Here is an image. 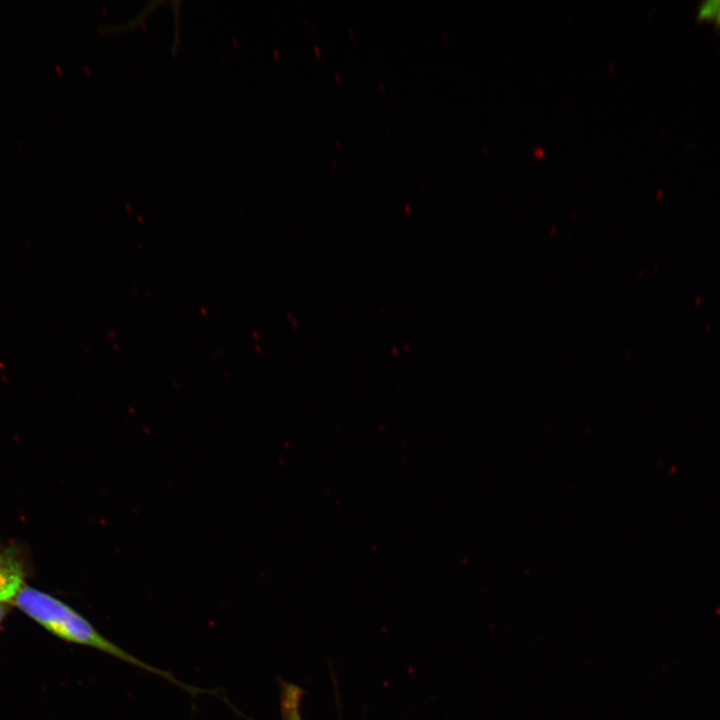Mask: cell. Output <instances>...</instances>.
<instances>
[{
    "instance_id": "cell-3",
    "label": "cell",
    "mask_w": 720,
    "mask_h": 720,
    "mask_svg": "<svg viewBox=\"0 0 720 720\" xmlns=\"http://www.w3.org/2000/svg\"><path fill=\"white\" fill-rule=\"evenodd\" d=\"M302 694V690L296 685L283 683L280 706L284 720H302L300 714Z\"/></svg>"
},
{
    "instance_id": "cell-5",
    "label": "cell",
    "mask_w": 720,
    "mask_h": 720,
    "mask_svg": "<svg viewBox=\"0 0 720 720\" xmlns=\"http://www.w3.org/2000/svg\"><path fill=\"white\" fill-rule=\"evenodd\" d=\"M5 612H6L5 606L0 603V620L3 618Z\"/></svg>"
},
{
    "instance_id": "cell-4",
    "label": "cell",
    "mask_w": 720,
    "mask_h": 720,
    "mask_svg": "<svg viewBox=\"0 0 720 720\" xmlns=\"http://www.w3.org/2000/svg\"><path fill=\"white\" fill-rule=\"evenodd\" d=\"M715 30L720 31V4L716 13V16L712 22Z\"/></svg>"
},
{
    "instance_id": "cell-1",
    "label": "cell",
    "mask_w": 720,
    "mask_h": 720,
    "mask_svg": "<svg viewBox=\"0 0 720 720\" xmlns=\"http://www.w3.org/2000/svg\"><path fill=\"white\" fill-rule=\"evenodd\" d=\"M15 603L22 611L47 630L64 640L90 646L136 667L164 677L190 693L196 692V688L181 683L170 673L145 663L128 653L103 636L89 621L71 607L50 595L33 588L24 587L16 594Z\"/></svg>"
},
{
    "instance_id": "cell-2",
    "label": "cell",
    "mask_w": 720,
    "mask_h": 720,
    "mask_svg": "<svg viewBox=\"0 0 720 720\" xmlns=\"http://www.w3.org/2000/svg\"><path fill=\"white\" fill-rule=\"evenodd\" d=\"M22 567L14 552L0 551V603L16 596L22 585Z\"/></svg>"
}]
</instances>
